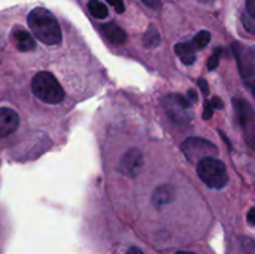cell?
I'll list each match as a JSON object with an SVG mask.
<instances>
[{
	"instance_id": "obj_1",
	"label": "cell",
	"mask_w": 255,
	"mask_h": 254,
	"mask_svg": "<svg viewBox=\"0 0 255 254\" xmlns=\"http://www.w3.org/2000/svg\"><path fill=\"white\" fill-rule=\"evenodd\" d=\"M27 25L37 40L47 46H56L62 41V31L59 21L51 11L45 7H35L27 15Z\"/></svg>"
},
{
	"instance_id": "obj_2",
	"label": "cell",
	"mask_w": 255,
	"mask_h": 254,
	"mask_svg": "<svg viewBox=\"0 0 255 254\" xmlns=\"http://www.w3.org/2000/svg\"><path fill=\"white\" fill-rule=\"evenodd\" d=\"M31 90L32 94L45 104L57 105L65 99L64 89L49 71H40L32 77Z\"/></svg>"
},
{
	"instance_id": "obj_3",
	"label": "cell",
	"mask_w": 255,
	"mask_h": 254,
	"mask_svg": "<svg viewBox=\"0 0 255 254\" xmlns=\"http://www.w3.org/2000/svg\"><path fill=\"white\" fill-rule=\"evenodd\" d=\"M197 173L209 188L222 189L228 183V172L226 164L216 157H209L198 162L197 164Z\"/></svg>"
},
{
	"instance_id": "obj_4",
	"label": "cell",
	"mask_w": 255,
	"mask_h": 254,
	"mask_svg": "<svg viewBox=\"0 0 255 254\" xmlns=\"http://www.w3.org/2000/svg\"><path fill=\"white\" fill-rule=\"evenodd\" d=\"M181 148L184 156L192 163L209 158V157H216L218 154V148L208 139L202 138V137H189L182 143Z\"/></svg>"
},
{
	"instance_id": "obj_5",
	"label": "cell",
	"mask_w": 255,
	"mask_h": 254,
	"mask_svg": "<svg viewBox=\"0 0 255 254\" xmlns=\"http://www.w3.org/2000/svg\"><path fill=\"white\" fill-rule=\"evenodd\" d=\"M233 51L238 61L239 71L244 81H247L253 90L254 81V50L251 46L241 44V42H234Z\"/></svg>"
},
{
	"instance_id": "obj_6",
	"label": "cell",
	"mask_w": 255,
	"mask_h": 254,
	"mask_svg": "<svg viewBox=\"0 0 255 254\" xmlns=\"http://www.w3.org/2000/svg\"><path fill=\"white\" fill-rule=\"evenodd\" d=\"M192 107V104L187 97L181 94L168 95L164 99V109L172 120L177 124H184L191 120V115H187V111Z\"/></svg>"
},
{
	"instance_id": "obj_7",
	"label": "cell",
	"mask_w": 255,
	"mask_h": 254,
	"mask_svg": "<svg viewBox=\"0 0 255 254\" xmlns=\"http://www.w3.org/2000/svg\"><path fill=\"white\" fill-rule=\"evenodd\" d=\"M143 167V154L139 149L129 148L121 157L119 163V171L127 177H136Z\"/></svg>"
},
{
	"instance_id": "obj_8",
	"label": "cell",
	"mask_w": 255,
	"mask_h": 254,
	"mask_svg": "<svg viewBox=\"0 0 255 254\" xmlns=\"http://www.w3.org/2000/svg\"><path fill=\"white\" fill-rule=\"evenodd\" d=\"M233 106L238 114L239 122L248 138H254V110L248 101L242 99H233Z\"/></svg>"
},
{
	"instance_id": "obj_9",
	"label": "cell",
	"mask_w": 255,
	"mask_h": 254,
	"mask_svg": "<svg viewBox=\"0 0 255 254\" xmlns=\"http://www.w3.org/2000/svg\"><path fill=\"white\" fill-rule=\"evenodd\" d=\"M19 127V115L9 107L0 109V138L10 136Z\"/></svg>"
},
{
	"instance_id": "obj_10",
	"label": "cell",
	"mask_w": 255,
	"mask_h": 254,
	"mask_svg": "<svg viewBox=\"0 0 255 254\" xmlns=\"http://www.w3.org/2000/svg\"><path fill=\"white\" fill-rule=\"evenodd\" d=\"M11 40L16 49L21 52H29L34 51L36 49V42H35L34 37L24 30L22 27L16 26L11 31Z\"/></svg>"
},
{
	"instance_id": "obj_11",
	"label": "cell",
	"mask_w": 255,
	"mask_h": 254,
	"mask_svg": "<svg viewBox=\"0 0 255 254\" xmlns=\"http://www.w3.org/2000/svg\"><path fill=\"white\" fill-rule=\"evenodd\" d=\"M176 198V192L171 184H162V186L157 187L152 196V204L156 207L157 209H162L167 204L172 203Z\"/></svg>"
},
{
	"instance_id": "obj_12",
	"label": "cell",
	"mask_w": 255,
	"mask_h": 254,
	"mask_svg": "<svg viewBox=\"0 0 255 254\" xmlns=\"http://www.w3.org/2000/svg\"><path fill=\"white\" fill-rule=\"evenodd\" d=\"M101 31L104 32V35L107 37V40L115 45L125 44L127 40L126 31H125L122 27H120L117 24H115L114 21L102 25Z\"/></svg>"
},
{
	"instance_id": "obj_13",
	"label": "cell",
	"mask_w": 255,
	"mask_h": 254,
	"mask_svg": "<svg viewBox=\"0 0 255 254\" xmlns=\"http://www.w3.org/2000/svg\"><path fill=\"white\" fill-rule=\"evenodd\" d=\"M174 51L184 65H192L196 61V49L191 44V41L177 44L174 46Z\"/></svg>"
},
{
	"instance_id": "obj_14",
	"label": "cell",
	"mask_w": 255,
	"mask_h": 254,
	"mask_svg": "<svg viewBox=\"0 0 255 254\" xmlns=\"http://www.w3.org/2000/svg\"><path fill=\"white\" fill-rule=\"evenodd\" d=\"M87 9H89L90 14L96 19H106L109 16V9L104 2L99 1V0H90L87 2Z\"/></svg>"
},
{
	"instance_id": "obj_15",
	"label": "cell",
	"mask_w": 255,
	"mask_h": 254,
	"mask_svg": "<svg viewBox=\"0 0 255 254\" xmlns=\"http://www.w3.org/2000/svg\"><path fill=\"white\" fill-rule=\"evenodd\" d=\"M209 41H211V32L207 31V30H202V31H199L193 37L191 44L193 45V47L196 50H201L203 47H206L209 44Z\"/></svg>"
},
{
	"instance_id": "obj_16",
	"label": "cell",
	"mask_w": 255,
	"mask_h": 254,
	"mask_svg": "<svg viewBox=\"0 0 255 254\" xmlns=\"http://www.w3.org/2000/svg\"><path fill=\"white\" fill-rule=\"evenodd\" d=\"M161 44V36H159L158 31L153 27L148 30V31L144 34L143 36V45L148 49H152V47H157Z\"/></svg>"
},
{
	"instance_id": "obj_17",
	"label": "cell",
	"mask_w": 255,
	"mask_h": 254,
	"mask_svg": "<svg viewBox=\"0 0 255 254\" xmlns=\"http://www.w3.org/2000/svg\"><path fill=\"white\" fill-rule=\"evenodd\" d=\"M221 54H222V49L221 47H217L208 60V65H207V66H208V70L213 71V70H216L217 67H218L219 60H221Z\"/></svg>"
},
{
	"instance_id": "obj_18",
	"label": "cell",
	"mask_w": 255,
	"mask_h": 254,
	"mask_svg": "<svg viewBox=\"0 0 255 254\" xmlns=\"http://www.w3.org/2000/svg\"><path fill=\"white\" fill-rule=\"evenodd\" d=\"M242 22H243L244 27H246L249 32L254 34L255 32V17L251 16L248 12H246V14L242 15Z\"/></svg>"
},
{
	"instance_id": "obj_19",
	"label": "cell",
	"mask_w": 255,
	"mask_h": 254,
	"mask_svg": "<svg viewBox=\"0 0 255 254\" xmlns=\"http://www.w3.org/2000/svg\"><path fill=\"white\" fill-rule=\"evenodd\" d=\"M107 2H109L110 5H112L119 14H122V12L125 11L124 0H107Z\"/></svg>"
},
{
	"instance_id": "obj_20",
	"label": "cell",
	"mask_w": 255,
	"mask_h": 254,
	"mask_svg": "<svg viewBox=\"0 0 255 254\" xmlns=\"http://www.w3.org/2000/svg\"><path fill=\"white\" fill-rule=\"evenodd\" d=\"M214 109L211 106V102L208 100L204 101V111H203V119L204 120H209L212 116H213Z\"/></svg>"
},
{
	"instance_id": "obj_21",
	"label": "cell",
	"mask_w": 255,
	"mask_h": 254,
	"mask_svg": "<svg viewBox=\"0 0 255 254\" xmlns=\"http://www.w3.org/2000/svg\"><path fill=\"white\" fill-rule=\"evenodd\" d=\"M141 1L152 10H158L162 4V0H141Z\"/></svg>"
},
{
	"instance_id": "obj_22",
	"label": "cell",
	"mask_w": 255,
	"mask_h": 254,
	"mask_svg": "<svg viewBox=\"0 0 255 254\" xmlns=\"http://www.w3.org/2000/svg\"><path fill=\"white\" fill-rule=\"evenodd\" d=\"M197 84H198V87L201 89L202 94L204 95V96H208L209 95V87H208V82L206 81L204 79H199L198 81H197Z\"/></svg>"
},
{
	"instance_id": "obj_23",
	"label": "cell",
	"mask_w": 255,
	"mask_h": 254,
	"mask_svg": "<svg viewBox=\"0 0 255 254\" xmlns=\"http://www.w3.org/2000/svg\"><path fill=\"white\" fill-rule=\"evenodd\" d=\"M211 106L213 107V109H218V110H222L224 107V102H223V100L221 99V97L219 96H214L213 99L211 100Z\"/></svg>"
},
{
	"instance_id": "obj_24",
	"label": "cell",
	"mask_w": 255,
	"mask_h": 254,
	"mask_svg": "<svg viewBox=\"0 0 255 254\" xmlns=\"http://www.w3.org/2000/svg\"><path fill=\"white\" fill-rule=\"evenodd\" d=\"M247 5V12H248L251 16L255 17V0H246Z\"/></svg>"
},
{
	"instance_id": "obj_25",
	"label": "cell",
	"mask_w": 255,
	"mask_h": 254,
	"mask_svg": "<svg viewBox=\"0 0 255 254\" xmlns=\"http://www.w3.org/2000/svg\"><path fill=\"white\" fill-rule=\"evenodd\" d=\"M187 99H188L189 102H197V100H198V95H197L196 90H188V92H187Z\"/></svg>"
},
{
	"instance_id": "obj_26",
	"label": "cell",
	"mask_w": 255,
	"mask_h": 254,
	"mask_svg": "<svg viewBox=\"0 0 255 254\" xmlns=\"http://www.w3.org/2000/svg\"><path fill=\"white\" fill-rule=\"evenodd\" d=\"M248 222L251 226H255L254 222V208H251L248 212Z\"/></svg>"
},
{
	"instance_id": "obj_27",
	"label": "cell",
	"mask_w": 255,
	"mask_h": 254,
	"mask_svg": "<svg viewBox=\"0 0 255 254\" xmlns=\"http://www.w3.org/2000/svg\"><path fill=\"white\" fill-rule=\"evenodd\" d=\"M126 254H143V252H142L141 249L136 248V247H131V248L126 252Z\"/></svg>"
},
{
	"instance_id": "obj_28",
	"label": "cell",
	"mask_w": 255,
	"mask_h": 254,
	"mask_svg": "<svg viewBox=\"0 0 255 254\" xmlns=\"http://www.w3.org/2000/svg\"><path fill=\"white\" fill-rule=\"evenodd\" d=\"M199 2H202V4H207V5H211L213 4L214 0H198Z\"/></svg>"
},
{
	"instance_id": "obj_29",
	"label": "cell",
	"mask_w": 255,
	"mask_h": 254,
	"mask_svg": "<svg viewBox=\"0 0 255 254\" xmlns=\"http://www.w3.org/2000/svg\"><path fill=\"white\" fill-rule=\"evenodd\" d=\"M176 254H194V253H191V252H177Z\"/></svg>"
}]
</instances>
